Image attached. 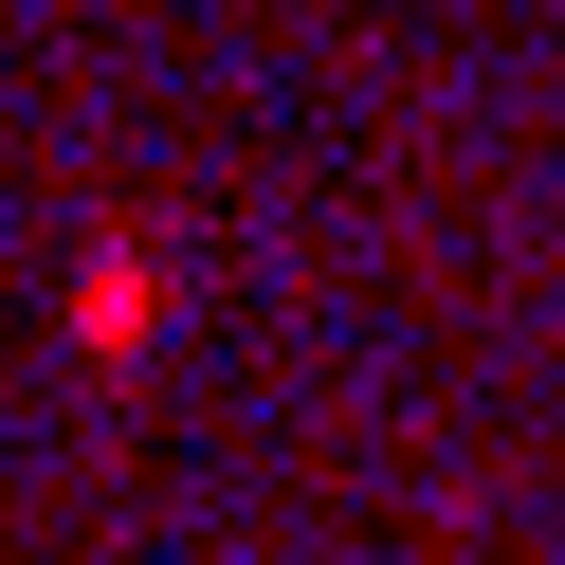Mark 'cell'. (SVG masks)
<instances>
[{
	"label": "cell",
	"mask_w": 565,
	"mask_h": 565,
	"mask_svg": "<svg viewBox=\"0 0 565 565\" xmlns=\"http://www.w3.org/2000/svg\"><path fill=\"white\" fill-rule=\"evenodd\" d=\"M147 329H164V256H147V237H110V256L74 274V347H92V365H128Z\"/></svg>",
	"instance_id": "cell-1"
}]
</instances>
